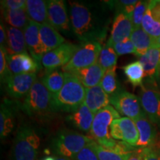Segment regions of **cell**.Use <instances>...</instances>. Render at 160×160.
Segmentation results:
<instances>
[{"label": "cell", "mask_w": 160, "mask_h": 160, "mask_svg": "<svg viewBox=\"0 0 160 160\" xmlns=\"http://www.w3.org/2000/svg\"><path fill=\"white\" fill-rule=\"evenodd\" d=\"M130 39L135 46L137 51L136 56L138 57H142L152 48H159L157 39L146 33L142 27L133 29Z\"/></svg>", "instance_id": "obj_24"}, {"label": "cell", "mask_w": 160, "mask_h": 160, "mask_svg": "<svg viewBox=\"0 0 160 160\" xmlns=\"http://www.w3.org/2000/svg\"><path fill=\"white\" fill-rule=\"evenodd\" d=\"M41 80L51 95H55L59 93L65 84V73L59 68L47 71Z\"/></svg>", "instance_id": "obj_27"}, {"label": "cell", "mask_w": 160, "mask_h": 160, "mask_svg": "<svg viewBox=\"0 0 160 160\" xmlns=\"http://www.w3.org/2000/svg\"><path fill=\"white\" fill-rule=\"evenodd\" d=\"M102 47L100 42L91 40L83 42L68 63L62 68L63 72L72 73L97 63Z\"/></svg>", "instance_id": "obj_7"}, {"label": "cell", "mask_w": 160, "mask_h": 160, "mask_svg": "<svg viewBox=\"0 0 160 160\" xmlns=\"http://www.w3.org/2000/svg\"><path fill=\"white\" fill-rule=\"evenodd\" d=\"M5 21L10 25V27L22 30L30 22L25 9L19 10H2Z\"/></svg>", "instance_id": "obj_28"}, {"label": "cell", "mask_w": 160, "mask_h": 160, "mask_svg": "<svg viewBox=\"0 0 160 160\" xmlns=\"http://www.w3.org/2000/svg\"><path fill=\"white\" fill-rule=\"evenodd\" d=\"M78 78L85 88H91L99 85L105 71L98 63L85 68L72 72Z\"/></svg>", "instance_id": "obj_21"}, {"label": "cell", "mask_w": 160, "mask_h": 160, "mask_svg": "<svg viewBox=\"0 0 160 160\" xmlns=\"http://www.w3.org/2000/svg\"><path fill=\"white\" fill-rule=\"evenodd\" d=\"M110 100L111 105L119 114L125 116V117L133 121L145 114L139 98L125 90L121 89L114 95L110 97Z\"/></svg>", "instance_id": "obj_8"}, {"label": "cell", "mask_w": 160, "mask_h": 160, "mask_svg": "<svg viewBox=\"0 0 160 160\" xmlns=\"http://www.w3.org/2000/svg\"><path fill=\"white\" fill-rule=\"evenodd\" d=\"M72 160H99L95 151L88 144L86 147L77 153Z\"/></svg>", "instance_id": "obj_38"}, {"label": "cell", "mask_w": 160, "mask_h": 160, "mask_svg": "<svg viewBox=\"0 0 160 160\" xmlns=\"http://www.w3.org/2000/svg\"><path fill=\"white\" fill-rule=\"evenodd\" d=\"M41 139L37 130L25 125L19 128L13 142V160H36Z\"/></svg>", "instance_id": "obj_6"}, {"label": "cell", "mask_w": 160, "mask_h": 160, "mask_svg": "<svg viewBox=\"0 0 160 160\" xmlns=\"http://www.w3.org/2000/svg\"><path fill=\"white\" fill-rule=\"evenodd\" d=\"M120 114L113 106L109 105L95 114L91 129V134L94 141L105 148L113 150L117 141L111 135V125L113 121L119 119Z\"/></svg>", "instance_id": "obj_4"}, {"label": "cell", "mask_w": 160, "mask_h": 160, "mask_svg": "<svg viewBox=\"0 0 160 160\" xmlns=\"http://www.w3.org/2000/svg\"><path fill=\"white\" fill-rule=\"evenodd\" d=\"M7 41L5 48L8 55L25 53L26 42L24 31L13 27H6Z\"/></svg>", "instance_id": "obj_23"}, {"label": "cell", "mask_w": 160, "mask_h": 160, "mask_svg": "<svg viewBox=\"0 0 160 160\" xmlns=\"http://www.w3.org/2000/svg\"><path fill=\"white\" fill-rule=\"evenodd\" d=\"M13 73L8 67L7 61V51L4 47H0V77L1 82L5 84Z\"/></svg>", "instance_id": "obj_35"}, {"label": "cell", "mask_w": 160, "mask_h": 160, "mask_svg": "<svg viewBox=\"0 0 160 160\" xmlns=\"http://www.w3.org/2000/svg\"><path fill=\"white\" fill-rule=\"evenodd\" d=\"M15 125V108L9 100L5 99L0 109V136L5 139L13 131Z\"/></svg>", "instance_id": "obj_25"}, {"label": "cell", "mask_w": 160, "mask_h": 160, "mask_svg": "<svg viewBox=\"0 0 160 160\" xmlns=\"http://www.w3.org/2000/svg\"><path fill=\"white\" fill-rule=\"evenodd\" d=\"M40 25L30 21L24 29L26 45L31 56L38 63H41L43 56L45 54L39 34Z\"/></svg>", "instance_id": "obj_16"}, {"label": "cell", "mask_w": 160, "mask_h": 160, "mask_svg": "<svg viewBox=\"0 0 160 160\" xmlns=\"http://www.w3.org/2000/svg\"><path fill=\"white\" fill-rule=\"evenodd\" d=\"M116 69H117V65L107 70L101 82H100L101 87L110 97L114 95L122 89L119 85V81L117 80Z\"/></svg>", "instance_id": "obj_30"}, {"label": "cell", "mask_w": 160, "mask_h": 160, "mask_svg": "<svg viewBox=\"0 0 160 160\" xmlns=\"http://www.w3.org/2000/svg\"><path fill=\"white\" fill-rule=\"evenodd\" d=\"M55 160H72L71 159H69V158H66L63 157H59V156L55 155Z\"/></svg>", "instance_id": "obj_42"}, {"label": "cell", "mask_w": 160, "mask_h": 160, "mask_svg": "<svg viewBox=\"0 0 160 160\" xmlns=\"http://www.w3.org/2000/svg\"><path fill=\"white\" fill-rule=\"evenodd\" d=\"M139 132V140L136 148L144 149L151 147L157 143V131L155 125L151 122L147 115L144 114L134 120Z\"/></svg>", "instance_id": "obj_15"}, {"label": "cell", "mask_w": 160, "mask_h": 160, "mask_svg": "<svg viewBox=\"0 0 160 160\" xmlns=\"http://www.w3.org/2000/svg\"><path fill=\"white\" fill-rule=\"evenodd\" d=\"M139 98L142 108L148 119L152 123L160 127V91L156 87L143 85Z\"/></svg>", "instance_id": "obj_9"}, {"label": "cell", "mask_w": 160, "mask_h": 160, "mask_svg": "<svg viewBox=\"0 0 160 160\" xmlns=\"http://www.w3.org/2000/svg\"><path fill=\"white\" fill-rule=\"evenodd\" d=\"M157 42L158 47L160 48V37L158 38V39H157Z\"/></svg>", "instance_id": "obj_45"}, {"label": "cell", "mask_w": 160, "mask_h": 160, "mask_svg": "<svg viewBox=\"0 0 160 160\" xmlns=\"http://www.w3.org/2000/svg\"><path fill=\"white\" fill-rule=\"evenodd\" d=\"M159 62H160V58H159Z\"/></svg>", "instance_id": "obj_46"}, {"label": "cell", "mask_w": 160, "mask_h": 160, "mask_svg": "<svg viewBox=\"0 0 160 160\" xmlns=\"http://www.w3.org/2000/svg\"><path fill=\"white\" fill-rule=\"evenodd\" d=\"M65 84L57 94L52 95L53 111L73 113L84 103L85 88L72 73L64 72Z\"/></svg>", "instance_id": "obj_2"}, {"label": "cell", "mask_w": 160, "mask_h": 160, "mask_svg": "<svg viewBox=\"0 0 160 160\" xmlns=\"http://www.w3.org/2000/svg\"><path fill=\"white\" fill-rule=\"evenodd\" d=\"M160 48H152L139 57V62L142 65L145 78L150 83H156L160 69Z\"/></svg>", "instance_id": "obj_18"}, {"label": "cell", "mask_w": 160, "mask_h": 160, "mask_svg": "<svg viewBox=\"0 0 160 160\" xmlns=\"http://www.w3.org/2000/svg\"><path fill=\"white\" fill-rule=\"evenodd\" d=\"M142 28L146 33L156 39L160 37V22L153 19L149 8L144 16Z\"/></svg>", "instance_id": "obj_33"}, {"label": "cell", "mask_w": 160, "mask_h": 160, "mask_svg": "<svg viewBox=\"0 0 160 160\" xmlns=\"http://www.w3.org/2000/svg\"><path fill=\"white\" fill-rule=\"evenodd\" d=\"M125 75L127 77L128 81L133 87L143 85V80L145 78V72L142 64L139 61H136L122 68Z\"/></svg>", "instance_id": "obj_29"}, {"label": "cell", "mask_w": 160, "mask_h": 160, "mask_svg": "<svg viewBox=\"0 0 160 160\" xmlns=\"http://www.w3.org/2000/svg\"><path fill=\"white\" fill-rule=\"evenodd\" d=\"M128 160H142V149L138 148L133 152Z\"/></svg>", "instance_id": "obj_41"}, {"label": "cell", "mask_w": 160, "mask_h": 160, "mask_svg": "<svg viewBox=\"0 0 160 160\" xmlns=\"http://www.w3.org/2000/svg\"><path fill=\"white\" fill-rule=\"evenodd\" d=\"M39 34L45 53L57 48L65 42L62 36L49 22L40 25Z\"/></svg>", "instance_id": "obj_20"}, {"label": "cell", "mask_w": 160, "mask_h": 160, "mask_svg": "<svg viewBox=\"0 0 160 160\" xmlns=\"http://www.w3.org/2000/svg\"><path fill=\"white\" fill-rule=\"evenodd\" d=\"M42 160H55V157L54 156L53 157H51V156L50 157H46Z\"/></svg>", "instance_id": "obj_43"}, {"label": "cell", "mask_w": 160, "mask_h": 160, "mask_svg": "<svg viewBox=\"0 0 160 160\" xmlns=\"http://www.w3.org/2000/svg\"><path fill=\"white\" fill-rule=\"evenodd\" d=\"M117 59L118 55L113 47L105 45L100 52L97 63L106 71L117 65Z\"/></svg>", "instance_id": "obj_32"}, {"label": "cell", "mask_w": 160, "mask_h": 160, "mask_svg": "<svg viewBox=\"0 0 160 160\" xmlns=\"http://www.w3.org/2000/svg\"><path fill=\"white\" fill-rule=\"evenodd\" d=\"M113 48L118 56L128 54V53L137 55L135 46L130 39H127L122 42L115 44L113 45Z\"/></svg>", "instance_id": "obj_36"}, {"label": "cell", "mask_w": 160, "mask_h": 160, "mask_svg": "<svg viewBox=\"0 0 160 160\" xmlns=\"http://www.w3.org/2000/svg\"><path fill=\"white\" fill-rule=\"evenodd\" d=\"M48 20L58 31L68 33L71 31V25L67 8L62 0L48 1Z\"/></svg>", "instance_id": "obj_13"}, {"label": "cell", "mask_w": 160, "mask_h": 160, "mask_svg": "<svg viewBox=\"0 0 160 160\" xmlns=\"http://www.w3.org/2000/svg\"><path fill=\"white\" fill-rule=\"evenodd\" d=\"M111 135L113 139L124 142L136 147L139 140V132L133 120L121 117L113 121L111 125Z\"/></svg>", "instance_id": "obj_11"}, {"label": "cell", "mask_w": 160, "mask_h": 160, "mask_svg": "<svg viewBox=\"0 0 160 160\" xmlns=\"http://www.w3.org/2000/svg\"><path fill=\"white\" fill-rule=\"evenodd\" d=\"M20 108L25 114L32 117H45L53 111L52 95L41 79H37L24 99Z\"/></svg>", "instance_id": "obj_3"}, {"label": "cell", "mask_w": 160, "mask_h": 160, "mask_svg": "<svg viewBox=\"0 0 160 160\" xmlns=\"http://www.w3.org/2000/svg\"><path fill=\"white\" fill-rule=\"evenodd\" d=\"M93 140L92 137L77 132L62 130L52 140L51 148L57 156L72 159Z\"/></svg>", "instance_id": "obj_5"}, {"label": "cell", "mask_w": 160, "mask_h": 160, "mask_svg": "<svg viewBox=\"0 0 160 160\" xmlns=\"http://www.w3.org/2000/svg\"><path fill=\"white\" fill-rule=\"evenodd\" d=\"M7 61L13 75L36 73L40 68L39 64L27 52L15 55L7 53Z\"/></svg>", "instance_id": "obj_17"}, {"label": "cell", "mask_w": 160, "mask_h": 160, "mask_svg": "<svg viewBox=\"0 0 160 160\" xmlns=\"http://www.w3.org/2000/svg\"><path fill=\"white\" fill-rule=\"evenodd\" d=\"M157 82L160 87V69H159V73H158V77H157Z\"/></svg>", "instance_id": "obj_44"}, {"label": "cell", "mask_w": 160, "mask_h": 160, "mask_svg": "<svg viewBox=\"0 0 160 160\" xmlns=\"http://www.w3.org/2000/svg\"><path fill=\"white\" fill-rule=\"evenodd\" d=\"M6 41H7L6 28L2 22H1V25H0V45H1V47H5Z\"/></svg>", "instance_id": "obj_40"}, {"label": "cell", "mask_w": 160, "mask_h": 160, "mask_svg": "<svg viewBox=\"0 0 160 160\" xmlns=\"http://www.w3.org/2000/svg\"><path fill=\"white\" fill-rule=\"evenodd\" d=\"M110 103V96L105 93L100 84L91 88H85L84 104L94 114L102 109L109 106Z\"/></svg>", "instance_id": "obj_19"}, {"label": "cell", "mask_w": 160, "mask_h": 160, "mask_svg": "<svg viewBox=\"0 0 160 160\" xmlns=\"http://www.w3.org/2000/svg\"><path fill=\"white\" fill-rule=\"evenodd\" d=\"M25 0H4L1 1L2 10L25 9Z\"/></svg>", "instance_id": "obj_39"}, {"label": "cell", "mask_w": 160, "mask_h": 160, "mask_svg": "<svg viewBox=\"0 0 160 160\" xmlns=\"http://www.w3.org/2000/svg\"><path fill=\"white\" fill-rule=\"evenodd\" d=\"M90 145L95 151L99 160H128L132 154H121L117 153L99 145L94 140L90 143Z\"/></svg>", "instance_id": "obj_31"}, {"label": "cell", "mask_w": 160, "mask_h": 160, "mask_svg": "<svg viewBox=\"0 0 160 160\" xmlns=\"http://www.w3.org/2000/svg\"><path fill=\"white\" fill-rule=\"evenodd\" d=\"M70 20L73 33L83 42L91 40L100 42L105 34L104 29L98 27V22L91 10L82 3H70Z\"/></svg>", "instance_id": "obj_1"}, {"label": "cell", "mask_w": 160, "mask_h": 160, "mask_svg": "<svg viewBox=\"0 0 160 160\" xmlns=\"http://www.w3.org/2000/svg\"><path fill=\"white\" fill-rule=\"evenodd\" d=\"M142 160H160V145L157 143L151 147L142 149Z\"/></svg>", "instance_id": "obj_37"}, {"label": "cell", "mask_w": 160, "mask_h": 160, "mask_svg": "<svg viewBox=\"0 0 160 160\" xmlns=\"http://www.w3.org/2000/svg\"><path fill=\"white\" fill-rule=\"evenodd\" d=\"M148 1H139L136 5L131 16V21L133 25V29L142 27L144 16L148 8Z\"/></svg>", "instance_id": "obj_34"}, {"label": "cell", "mask_w": 160, "mask_h": 160, "mask_svg": "<svg viewBox=\"0 0 160 160\" xmlns=\"http://www.w3.org/2000/svg\"><path fill=\"white\" fill-rule=\"evenodd\" d=\"M25 10L30 21L34 22L39 25L48 22V1L27 0Z\"/></svg>", "instance_id": "obj_26"}, {"label": "cell", "mask_w": 160, "mask_h": 160, "mask_svg": "<svg viewBox=\"0 0 160 160\" xmlns=\"http://www.w3.org/2000/svg\"><path fill=\"white\" fill-rule=\"evenodd\" d=\"M133 31V25L131 17L122 12H119L113 21L111 36L106 45L113 47L115 44L130 39Z\"/></svg>", "instance_id": "obj_14"}, {"label": "cell", "mask_w": 160, "mask_h": 160, "mask_svg": "<svg viewBox=\"0 0 160 160\" xmlns=\"http://www.w3.org/2000/svg\"><path fill=\"white\" fill-rule=\"evenodd\" d=\"M94 117V113L83 103L77 111L68 115L66 119L77 129L88 132L91 131Z\"/></svg>", "instance_id": "obj_22"}, {"label": "cell", "mask_w": 160, "mask_h": 160, "mask_svg": "<svg viewBox=\"0 0 160 160\" xmlns=\"http://www.w3.org/2000/svg\"><path fill=\"white\" fill-rule=\"evenodd\" d=\"M37 79L36 73L12 75L5 83L6 92L14 99L26 97Z\"/></svg>", "instance_id": "obj_12"}, {"label": "cell", "mask_w": 160, "mask_h": 160, "mask_svg": "<svg viewBox=\"0 0 160 160\" xmlns=\"http://www.w3.org/2000/svg\"><path fill=\"white\" fill-rule=\"evenodd\" d=\"M79 46L71 42H65L59 48L45 53L42 59L41 64L46 71H51L65 66L68 63Z\"/></svg>", "instance_id": "obj_10"}]
</instances>
